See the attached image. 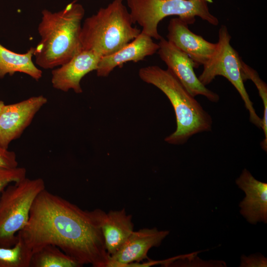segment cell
Wrapping results in <instances>:
<instances>
[{
    "label": "cell",
    "mask_w": 267,
    "mask_h": 267,
    "mask_svg": "<svg viewBox=\"0 0 267 267\" xmlns=\"http://www.w3.org/2000/svg\"><path fill=\"white\" fill-rule=\"evenodd\" d=\"M18 164L14 152L0 146V167L14 168L18 167Z\"/></svg>",
    "instance_id": "44dd1931"
},
{
    "label": "cell",
    "mask_w": 267,
    "mask_h": 267,
    "mask_svg": "<svg viewBox=\"0 0 267 267\" xmlns=\"http://www.w3.org/2000/svg\"><path fill=\"white\" fill-rule=\"evenodd\" d=\"M47 101L45 97L40 95L4 104L0 112V146L7 149L12 141L21 135Z\"/></svg>",
    "instance_id": "9c48e42d"
},
{
    "label": "cell",
    "mask_w": 267,
    "mask_h": 267,
    "mask_svg": "<svg viewBox=\"0 0 267 267\" xmlns=\"http://www.w3.org/2000/svg\"><path fill=\"white\" fill-rule=\"evenodd\" d=\"M236 183L245 197L239 204L240 214L251 224L267 222V183L256 179L246 169Z\"/></svg>",
    "instance_id": "4fadbf2b"
},
{
    "label": "cell",
    "mask_w": 267,
    "mask_h": 267,
    "mask_svg": "<svg viewBox=\"0 0 267 267\" xmlns=\"http://www.w3.org/2000/svg\"><path fill=\"white\" fill-rule=\"evenodd\" d=\"M44 189L42 178L26 177L3 190L0 196V246L9 248L16 244L17 234L27 224L35 200Z\"/></svg>",
    "instance_id": "8992f818"
},
{
    "label": "cell",
    "mask_w": 267,
    "mask_h": 267,
    "mask_svg": "<svg viewBox=\"0 0 267 267\" xmlns=\"http://www.w3.org/2000/svg\"><path fill=\"white\" fill-rule=\"evenodd\" d=\"M73 258L57 246L47 245L32 254L30 267H80Z\"/></svg>",
    "instance_id": "e0dca14e"
},
{
    "label": "cell",
    "mask_w": 267,
    "mask_h": 267,
    "mask_svg": "<svg viewBox=\"0 0 267 267\" xmlns=\"http://www.w3.org/2000/svg\"><path fill=\"white\" fill-rule=\"evenodd\" d=\"M159 46L151 37L142 33L116 52L101 57L96 70L97 76L106 77L117 67L128 62H137L154 54Z\"/></svg>",
    "instance_id": "5bb4252c"
},
{
    "label": "cell",
    "mask_w": 267,
    "mask_h": 267,
    "mask_svg": "<svg viewBox=\"0 0 267 267\" xmlns=\"http://www.w3.org/2000/svg\"><path fill=\"white\" fill-rule=\"evenodd\" d=\"M35 47H31L24 53H18L6 48L0 44V79L16 72L28 75L36 81L42 77L43 72L34 63L32 57Z\"/></svg>",
    "instance_id": "2e32d148"
},
{
    "label": "cell",
    "mask_w": 267,
    "mask_h": 267,
    "mask_svg": "<svg viewBox=\"0 0 267 267\" xmlns=\"http://www.w3.org/2000/svg\"><path fill=\"white\" fill-rule=\"evenodd\" d=\"M85 13L83 6L76 1L58 12L42 11L38 27L41 39L34 53L37 65L53 69L82 50L80 33Z\"/></svg>",
    "instance_id": "7a4b0ae2"
},
{
    "label": "cell",
    "mask_w": 267,
    "mask_h": 267,
    "mask_svg": "<svg viewBox=\"0 0 267 267\" xmlns=\"http://www.w3.org/2000/svg\"><path fill=\"white\" fill-rule=\"evenodd\" d=\"M169 234L168 230H159L156 228L134 231L121 248L109 256L107 267H127L132 263L148 259L149 250L159 246Z\"/></svg>",
    "instance_id": "30bf717a"
},
{
    "label": "cell",
    "mask_w": 267,
    "mask_h": 267,
    "mask_svg": "<svg viewBox=\"0 0 267 267\" xmlns=\"http://www.w3.org/2000/svg\"><path fill=\"white\" fill-rule=\"evenodd\" d=\"M26 170L23 167H0V196L3 190L10 183L17 182L26 177Z\"/></svg>",
    "instance_id": "ffe728a7"
},
{
    "label": "cell",
    "mask_w": 267,
    "mask_h": 267,
    "mask_svg": "<svg viewBox=\"0 0 267 267\" xmlns=\"http://www.w3.org/2000/svg\"><path fill=\"white\" fill-rule=\"evenodd\" d=\"M158 44L160 59L192 96L203 95L211 102H218L219 95L200 81L194 70L197 67L186 54L162 37Z\"/></svg>",
    "instance_id": "ba28073f"
},
{
    "label": "cell",
    "mask_w": 267,
    "mask_h": 267,
    "mask_svg": "<svg viewBox=\"0 0 267 267\" xmlns=\"http://www.w3.org/2000/svg\"><path fill=\"white\" fill-rule=\"evenodd\" d=\"M241 75L244 82L251 80L257 87L264 105L263 117L262 118V129L265 138L261 143L263 149L267 150V86L260 77L258 72L241 60Z\"/></svg>",
    "instance_id": "d6986e66"
},
{
    "label": "cell",
    "mask_w": 267,
    "mask_h": 267,
    "mask_svg": "<svg viewBox=\"0 0 267 267\" xmlns=\"http://www.w3.org/2000/svg\"><path fill=\"white\" fill-rule=\"evenodd\" d=\"M167 40L186 54L197 68L203 66L214 53L217 43L193 33L188 24L178 17L172 18L168 26Z\"/></svg>",
    "instance_id": "7c38bea8"
},
{
    "label": "cell",
    "mask_w": 267,
    "mask_h": 267,
    "mask_svg": "<svg viewBox=\"0 0 267 267\" xmlns=\"http://www.w3.org/2000/svg\"><path fill=\"white\" fill-rule=\"evenodd\" d=\"M138 76L144 82L161 90L171 103L176 117L175 131L165 138L172 144H181L192 135L211 130L212 119L168 69L157 65L141 68Z\"/></svg>",
    "instance_id": "3957f363"
},
{
    "label": "cell",
    "mask_w": 267,
    "mask_h": 267,
    "mask_svg": "<svg viewBox=\"0 0 267 267\" xmlns=\"http://www.w3.org/2000/svg\"><path fill=\"white\" fill-rule=\"evenodd\" d=\"M231 36L226 26L219 30L216 49L203 66L198 77L204 85L211 83L218 76L227 79L238 91L249 113L250 121L259 128H262V118L257 114L253 103L246 91L241 75V58L230 44Z\"/></svg>",
    "instance_id": "52a82bcc"
},
{
    "label": "cell",
    "mask_w": 267,
    "mask_h": 267,
    "mask_svg": "<svg viewBox=\"0 0 267 267\" xmlns=\"http://www.w3.org/2000/svg\"><path fill=\"white\" fill-rule=\"evenodd\" d=\"M212 0H127L134 24L142 27L141 31L152 39L160 40L158 26L169 16H177L188 25L199 17L213 26L219 21L209 10Z\"/></svg>",
    "instance_id": "5b68a950"
},
{
    "label": "cell",
    "mask_w": 267,
    "mask_h": 267,
    "mask_svg": "<svg viewBox=\"0 0 267 267\" xmlns=\"http://www.w3.org/2000/svg\"><path fill=\"white\" fill-rule=\"evenodd\" d=\"M101 57L93 51L82 49L68 61L52 69V87L64 92L72 89L81 93L82 79L89 72L96 71Z\"/></svg>",
    "instance_id": "8fae6325"
},
{
    "label": "cell",
    "mask_w": 267,
    "mask_h": 267,
    "mask_svg": "<svg viewBox=\"0 0 267 267\" xmlns=\"http://www.w3.org/2000/svg\"><path fill=\"white\" fill-rule=\"evenodd\" d=\"M267 265V258L260 254H253L248 257L243 255L241 258L240 267H266Z\"/></svg>",
    "instance_id": "7402d4cb"
},
{
    "label": "cell",
    "mask_w": 267,
    "mask_h": 267,
    "mask_svg": "<svg viewBox=\"0 0 267 267\" xmlns=\"http://www.w3.org/2000/svg\"><path fill=\"white\" fill-rule=\"evenodd\" d=\"M104 212L83 210L46 189L35 200L28 221L17 234L33 253L57 246L81 266L107 267L109 255L100 224Z\"/></svg>",
    "instance_id": "6da1fadb"
},
{
    "label": "cell",
    "mask_w": 267,
    "mask_h": 267,
    "mask_svg": "<svg viewBox=\"0 0 267 267\" xmlns=\"http://www.w3.org/2000/svg\"><path fill=\"white\" fill-rule=\"evenodd\" d=\"M32 254V250L17 237L12 247L0 246V267H30Z\"/></svg>",
    "instance_id": "ac0fdd59"
},
{
    "label": "cell",
    "mask_w": 267,
    "mask_h": 267,
    "mask_svg": "<svg viewBox=\"0 0 267 267\" xmlns=\"http://www.w3.org/2000/svg\"><path fill=\"white\" fill-rule=\"evenodd\" d=\"M132 216L125 209L104 212L100 227L106 251L109 256L115 254L134 231Z\"/></svg>",
    "instance_id": "9a60e30c"
},
{
    "label": "cell",
    "mask_w": 267,
    "mask_h": 267,
    "mask_svg": "<svg viewBox=\"0 0 267 267\" xmlns=\"http://www.w3.org/2000/svg\"><path fill=\"white\" fill-rule=\"evenodd\" d=\"M133 24L123 0H113L84 20L80 33L82 49L101 57L111 54L140 34L141 30Z\"/></svg>",
    "instance_id": "277c9868"
},
{
    "label": "cell",
    "mask_w": 267,
    "mask_h": 267,
    "mask_svg": "<svg viewBox=\"0 0 267 267\" xmlns=\"http://www.w3.org/2000/svg\"><path fill=\"white\" fill-rule=\"evenodd\" d=\"M4 102L0 100V111H1V110L2 109V108L3 106H4Z\"/></svg>",
    "instance_id": "603a6c76"
}]
</instances>
